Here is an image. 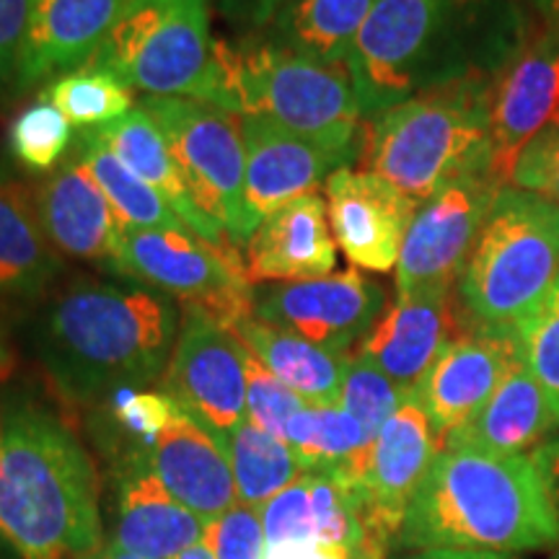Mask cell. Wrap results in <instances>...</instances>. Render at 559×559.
<instances>
[{
	"instance_id": "cell-3",
	"label": "cell",
	"mask_w": 559,
	"mask_h": 559,
	"mask_svg": "<svg viewBox=\"0 0 559 559\" xmlns=\"http://www.w3.org/2000/svg\"><path fill=\"white\" fill-rule=\"evenodd\" d=\"M177 332V306L164 293L75 285L41 319L39 353L60 391L86 402L156 381Z\"/></svg>"
},
{
	"instance_id": "cell-43",
	"label": "cell",
	"mask_w": 559,
	"mask_h": 559,
	"mask_svg": "<svg viewBox=\"0 0 559 559\" xmlns=\"http://www.w3.org/2000/svg\"><path fill=\"white\" fill-rule=\"evenodd\" d=\"M531 456H534L536 466H539L544 485H547L551 508H555L557 521H559V438L539 445V449L531 453Z\"/></svg>"
},
{
	"instance_id": "cell-34",
	"label": "cell",
	"mask_w": 559,
	"mask_h": 559,
	"mask_svg": "<svg viewBox=\"0 0 559 559\" xmlns=\"http://www.w3.org/2000/svg\"><path fill=\"white\" fill-rule=\"evenodd\" d=\"M523 362L544 391L551 417L559 425V275L539 304L515 326Z\"/></svg>"
},
{
	"instance_id": "cell-23",
	"label": "cell",
	"mask_w": 559,
	"mask_h": 559,
	"mask_svg": "<svg viewBox=\"0 0 559 559\" xmlns=\"http://www.w3.org/2000/svg\"><path fill=\"white\" fill-rule=\"evenodd\" d=\"M37 205L41 226L55 249L79 260L111 262L122 223L81 156L66 160L52 177H47L37 194Z\"/></svg>"
},
{
	"instance_id": "cell-29",
	"label": "cell",
	"mask_w": 559,
	"mask_h": 559,
	"mask_svg": "<svg viewBox=\"0 0 559 559\" xmlns=\"http://www.w3.org/2000/svg\"><path fill=\"white\" fill-rule=\"evenodd\" d=\"M376 0H285L280 9L285 47L324 66H347Z\"/></svg>"
},
{
	"instance_id": "cell-39",
	"label": "cell",
	"mask_w": 559,
	"mask_h": 559,
	"mask_svg": "<svg viewBox=\"0 0 559 559\" xmlns=\"http://www.w3.org/2000/svg\"><path fill=\"white\" fill-rule=\"evenodd\" d=\"M202 544L215 559H267L262 513L249 506H234L221 519L205 523Z\"/></svg>"
},
{
	"instance_id": "cell-8",
	"label": "cell",
	"mask_w": 559,
	"mask_h": 559,
	"mask_svg": "<svg viewBox=\"0 0 559 559\" xmlns=\"http://www.w3.org/2000/svg\"><path fill=\"white\" fill-rule=\"evenodd\" d=\"M124 86L145 96L213 104L215 66L207 0H128L94 55Z\"/></svg>"
},
{
	"instance_id": "cell-33",
	"label": "cell",
	"mask_w": 559,
	"mask_h": 559,
	"mask_svg": "<svg viewBox=\"0 0 559 559\" xmlns=\"http://www.w3.org/2000/svg\"><path fill=\"white\" fill-rule=\"evenodd\" d=\"M41 102L58 109L70 124L94 130L128 115L132 91L111 70L88 62L52 81L41 91Z\"/></svg>"
},
{
	"instance_id": "cell-35",
	"label": "cell",
	"mask_w": 559,
	"mask_h": 559,
	"mask_svg": "<svg viewBox=\"0 0 559 559\" xmlns=\"http://www.w3.org/2000/svg\"><path fill=\"white\" fill-rule=\"evenodd\" d=\"M409 394L412 391L391 381L370 360L355 353L347 358L345 379H342L340 389V407L358 419L360 428L368 432L370 440L379 436L386 419L402 407Z\"/></svg>"
},
{
	"instance_id": "cell-47",
	"label": "cell",
	"mask_w": 559,
	"mask_h": 559,
	"mask_svg": "<svg viewBox=\"0 0 559 559\" xmlns=\"http://www.w3.org/2000/svg\"><path fill=\"white\" fill-rule=\"evenodd\" d=\"M241 3L254 5V9L260 11L262 16H267V13H275L277 9H283V0H241Z\"/></svg>"
},
{
	"instance_id": "cell-49",
	"label": "cell",
	"mask_w": 559,
	"mask_h": 559,
	"mask_svg": "<svg viewBox=\"0 0 559 559\" xmlns=\"http://www.w3.org/2000/svg\"><path fill=\"white\" fill-rule=\"evenodd\" d=\"M91 559H140V557H135V555H130V551L120 549V547H117V544H111L109 549L99 551V555H94Z\"/></svg>"
},
{
	"instance_id": "cell-25",
	"label": "cell",
	"mask_w": 559,
	"mask_h": 559,
	"mask_svg": "<svg viewBox=\"0 0 559 559\" xmlns=\"http://www.w3.org/2000/svg\"><path fill=\"white\" fill-rule=\"evenodd\" d=\"M205 521L198 519L148 469L143 459L122 481L120 523L115 544L140 559H174L202 542Z\"/></svg>"
},
{
	"instance_id": "cell-30",
	"label": "cell",
	"mask_w": 559,
	"mask_h": 559,
	"mask_svg": "<svg viewBox=\"0 0 559 559\" xmlns=\"http://www.w3.org/2000/svg\"><path fill=\"white\" fill-rule=\"evenodd\" d=\"M218 443L228 456L241 506L262 510L275 495L306 474L285 440L260 430L249 419L226 436H218Z\"/></svg>"
},
{
	"instance_id": "cell-44",
	"label": "cell",
	"mask_w": 559,
	"mask_h": 559,
	"mask_svg": "<svg viewBox=\"0 0 559 559\" xmlns=\"http://www.w3.org/2000/svg\"><path fill=\"white\" fill-rule=\"evenodd\" d=\"M267 559H358L349 551L321 547V544H285V547L270 549Z\"/></svg>"
},
{
	"instance_id": "cell-7",
	"label": "cell",
	"mask_w": 559,
	"mask_h": 559,
	"mask_svg": "<svg viewBox=\"0 0 559 559\" xmlns=\"http://www.w3.org/2000/svg\"><path fill=\"white\" fill-rule=\"evenodd\" d=\"M474 0H376L347 58L366 117L412 99L419 91L474 73L453 47L461 16Z\"/></svg>"
},
{
	"instance_id": "cell-18",
	"label": "cell",
	"mask_w": 559,
	"mask_h": 559,
	"mask_svg": "<svg viewBox=\"0 0 559 559\" xmlns=\"http://www.w3.org/2000/svg\"><path fill=\"white\" fill-rule=\"evenodd\" d=\"M239 122L247 153L243 202L251 234L275 210L290 205L304 194L319 192L321 179H330L353 158V153L296 135L262 117H239Z\"/></svg>"
},
{
	"instance_id": "cell-51",
	"label": "cell",
	"mask_w": 559,
	"mask_h": 559,
	"mask_svg": "<svg viewBox=\"0 0 559 559\" xmlns=\"http://www.w3.org/2000/svg\"><path fill=\"white\" fill-rule=\"evenodd\" d=\"M551 559H559V551H557V555H555V557H551Z\"/></svg>"
},
{
	"instance_id": "cell-27",
	"label": "cell",
	"mask_w": 559,
	"mask_h": 559,
	"mask_svg": "<svg viewBox=\"0 0 559 559\" xmlns=\"http://www.w3.org/2000/svg\"><path fill=\"white\" fill-rule=\"evenodd\" d=\"M230 332L306 404H340L349 355L332 353L257 317L239 321Z\"/></svg>"
},
{
	"instance_id": "cell-38",
	"label": "cell",
	"mask_w": 559,
	"mask_h": 559,
	"mask_svg": "<svg viewBox=\"0 0 559 559\" xmlns=\"http://www.w3.org/2000/svg\"><path fill=\"white\" fill-rule=\"evenodd\" d=\"M313 479L306 472L290 487L275 495L262 513L264 536H267V549L285 547V544H313Z\"/></svg>"
},
{
	"instance_id": "cell-45",
	"label": "cell",
	"mask_w": 559,
	"mask_h": 559,
	"mask_svg": "<svg viewBox=\"0 0 559 559\" xmlns=\"http://www.w3.org/2000/svg\"><path fill=\"white\" fill-rule=\"evenodd\" d=\"M515 555H487V551H459V549H419L404 559H513Z\"/></svg>"
},
{
	"instance_id": "cell-11",
	"label": "cell",
	"mask_w": 559,
	"mask_h": 559,
	"mask_svg": "<svg viewBox=\"0 0 559 559\" xmlns=\"http://www.w3.org/2000/svg\"><path fill=\"white\" fill-rule=\"evenodd\" d=\"M440 451L443 440L417 396L409 394L366 451L330 472L353 489L370 542L386 555L391 544L400 542L409 502Z\"/></svg>"
},
{
	"instance_id": "cell-31",
	"label": "cell",
	"mask_w": 559,
	"mask_h": 559,
	"mask_svg": "<svg viewBox=\"0 0 559 559\" xmlns=\"http://www.w3.org/2000/svg\"><path fill=\"white\" fill-rule=\"evenodd\" d=\"M285 443L306 472L330 474L366 451L370 438L340 404H306L288 423Z\"/></svg>"
},
{
	"instance_id": "cell-41",
	"label": "cell",
	"mask_w": 559,
	"mask_h": 559,
	"mask_svg": "<svg viewBox=\"0 0 559 559\" xmlns=\"http://www.w3.org/2000/svg\"><path fill=\"white\" fill-rule=\"evenodd\" d=\"M177 402L169 394L158 391H120L115 394V417L124 430L132 436L143 438L145 443L158 436L166 428Z\"/></svg>"
},
{
	"instance_id": "cell-6",
	"label": "cell",
	"mask_w": 559,
	"mask_h": 559,
	"mask_svg": "<svg viewBox=\"0 0 559 559\" xmlns=\"http://www.w3.org/2000/svg\"><path fill=\"white\" fill-rule=\"evenodd\" d=\"M559 275V207L502 187L456 283L466 326L515 330Z\"/></svg>"
},
{
	"instance_id": "cell-36",
	"label": "cell",
	"mask_w": 559,
	"mask_h": 559,
	"mask_svg": "<svg viewBox=\"0 0 559 559\" xmlns=\"http://www.w3.org/2000/svg\"><path fill=\"white\" fill-rule=\"evenodd\" d=\"M70 140V122L45 102L21 111L9 132L13 158L32 171H50L58 166Z\"/></svg>"
},
{
	"instance_id": "cell-5",
	"label": "cell",
	"mask_w": 559,
	"mask_h": 559,
	"mask_svg": "<svg viewBox=\"0 0 559 559\" xmlns=\"http://www.w3.org/2000/svg\"><path fill=\"white\" fill-rule=\"evenodd\" d=\"M213 107L262 117L296 135L358 153L360 102L347 66H324L290 47L213 41Z\"/></svg>"
},
{
	"instance_id": "cell-12",
	"label": "cell",
	"mask_w": 559,
	"mask_h": 559,
	"mask_svg": "<svg viewBox=\"0 0 559 559\" xmlns=\"http://www.w3.org/2000/svg\"><path fill=\"white\" fill-rule=\"evenodd\" d=\"M500 190L492 174L479 171L419 205L396 264V296L453 290Z\"/></svg>"
},
{
	"instance_id": "cell-17",
	"label": "cell",
	"mask_w": 559,
	"mask_h": 559,
	"mask_svg": "<svg viewBox=\"0 0 559 559\" xmlns=\"http://www.w3.org/2000/svg\"><path fill=\"white\" fill-rule=\"evenodd\" d=\"M551 124H559V26L523 50L492 83L489 104V174L510 185L521 151Z\"/></svg>"
},
{
	"instance_id": "cell-15",
	"label": "cell",
	"mask_w": 559,
	"mask_h": 559,
	"mask_svg": "<svg viewBox=\"0 0 559 559\" xmlns=\"http://www.w3.org/2000/svg\"><path fill=\"white\" fill-rule=\"evenodd\" d=\"M521 362L523 347L515 330L466 326L443 347L412 394L428 412L440 440H445L485 407Z\"/></svg>"
},
{
	"instance_id": "cell-2",
	"label": "cell",
	"mask_w": 559,
	"mask_h": 559,
	"mask_svg": "<svg viewBox=\"0 0 559 559\" xmlns=\"http://www.w3.org/2000/svg\"><path fill=\"white\" fill-rule=\"evenodd\" d=\"M99 531V481L73 432L32 404L0 409V539L21 559H73Z\"/></svg>"
},
{
	"instance_id": "cell-1",
	"label": "cell",
	"mask_w": 559,
	"mask_h": 559,
	"mask_svg": "<svg viewBox=\"0 0 559 559\" xmlns=\"http://www.w3.org/2000/svg\"><path fill=\"white\" fill-rule=\"evenodd\" d=\"M396 544L521 555L559 544V521L534 456L443 449L409 502Z\"/></svg>"
},
{
	"instance_id": "cell-46",
	"label": "cell",
	"mask_w": 559,
	"mask_h": 559,
	"mask_svg": "<svg viewBox=\"0 0 559 559\" xmlns=\"http://www.w3.org/2000/svg\"><path fill=\"white\" fill-rule=\"evenodd\" d=\"M536 5L551 21V26H559V0H536Z\"/></svg>"
},
{
	"instance_id": "cell-50",
	"label": "cell",
	"mask_w": 559,
	"mask_h": 559,
	"mask_svg": "<svg viewBox=\"0 0 559 559\" xmlns=\"http://www.w3.org/2000/svg\"><path fill=\"white\" fill-rule=\"evenodd\" d=\"M5 368H9V362H5V353H3V347H0V381H3Z\"/></svg>"
},
{
	"instance_id": "cell-16",
	"label": "cell",
	"mask_w": 559,
	"mask_h": 559,
	"mask_svg": "<svg viewBox=\"0 0 559 559\" xmlns=\"http://www.w3.org/2000/svg\"><path fill=\"white\" fill-rule=\"evenodd\" d=\"M417 210L415 200L370 169L342 166L326 179V215L334 241L355 267L396 270Z\"/></svg>"
},
{
	"instance_id": "cell-28",
	"label": "cell",
	"mask_w": 559,
	"mask_h": 559,
	"mask_svg": "<svg viewBox=\"0 0 559 559\" xmlns=\"http://www.w3.org/2000/svg\"><path fill=\"white\" fill-rule=\"evenodd\" d=\"M50 247L29 187L0 171V296L37 293L55 272Z\"/></svg>"
},
{
	"instance_id": "cell-21",
	"label": "cell",
	"mask_w": 559,
	"mask_h": 559,
	"mask_svg": "<svg viewBox=\"0 0 559 559\" xmlns=\"http://www.w3.org/2000/svg\"><path fill=\"white\" fill-rule=\"evenodd\" d=\"M247 275L257 283H300L326 277L337 264L326 200L304 194L262 218L247 241Z\"/></svg>"
},
{
	"instance_id": "cell-9",
	"label": "cell",
	"mask_w": 559,
	"mask_h": 559,
	"mask_svg": "<svg viewBox=\"0 0 559 559\" xmlns=\"http://www.w3.org/2000/svg\"><path fill=\"white\" fill-rule=\"evenodd\" d=\"M111 267L205 311L228 332L254 317L257 293L236 243H213L190 228H122Z\"/></svg>"
},
{
	"instance_id": "cell-19",
	"label": "cell",
	"mask_w": 559,
	"mask_h": 559,
	"mask_svg": "<svg viewBox=\"0 0 559 559\" xmlns=\"http://www.w3.org/2000/svg\"><path fill=\"white\" fill-rule=\"evenodd\" d=\"M464 330V317L451 304V290L407 293L383 309L355 355L373 362L402 389L415 391L443 347Z\"/></svg>"
},
{
	"instance_id": "cell-37",
	"label": "cell",
	"mask_w": 559,
	"mask_h": 559,
	"mask_svg": "<svg viewBox=\"0 0 559 559\" xmlns=\"http://www.w3.org/2000/svg\"><path fill=\"white\" fill-rule=\"evenodd\" d=\"M247 349V347H243ZM306 407L296 391L285 386L277 376L247 349V419L257 428L285 440V430L296 412Z\"/></svg>"
},
{
	"instance_id": "cell-40",
	"label": "cell",
	"mask_w": 559,
	"mask_h": 559,
	"mask_svg": "<svg viewBox=\"0 0 559 559\" xmlns=\"http://www.w3.org/2000/svg\"><path fill=\"white\" fill-rule=\"evenodd\" d=\"M510 185L559 207V124L539 132L521 151Z\"/></svg>"
},
{
	"instance_id": "cell-24",
	"label": "cell",
	"mask_w": 559,
	"mask_h": 559,
	"mask_svg": "<svg viewBox=\"0 0 559 559\" xmlns=\"http://www.w3.org/2000/svg\"><path fill=\"white\" fill-rule=\"evenodd\" d=\"M91 138H96L111 156L122 160L128 169L151 185L160 198L174 207V213L185 221V226L192 234L213 243H234L226 230H221L215 223H210L202 210L194 205L190 190H187L185 177H181L177 160H174L169 143L153 117L143 107L130 109L120 120L102 124V128L86 130Z\"/></svg>"
},
{
	"instance_id": "cell-22",
	"label": "cell",
	"mask_w": 559,
	"mask_h": 559,
	"mask_svg": "<svg viewBox=\"0 0 559 559\" xmlns=\"http://www.w3.org/2000/svg\"><path fill=\"white\" fill-rule=\"evenodd\" d=\"M128 0H34L19 81L24 86L73 73L94 60Z\"/></svg>"
},
{
	"instance_id": "cell-14",
	"label": "cell",
	"mask_w": 559,
	"mask_h": 559,
	"mask_svg": "<svg viewBox=\"0 0 559 559\" xmlns=\"http://www.w3.org/2000/svg\"><path fill=\"white\" fill-rule=\"evenodd\" d=\"M383 288L349 267L326 277L272 285L257 296L254 317L313 345L349 355L383 313Z\"/></svg>"
},
{
	"instance_id": "cell-26",
	"label": "cell",
	"mask_w": 559,
	"mask_h": 559,
	"mask_svg": "<svg viewBox=\"0 0 559 559\" xmlns=\"http://www.w3.org/2000/svg\"><path fill=\"white\" fill-rule=\"evenodd\" d=\"M544 391L526 362H521L506 381L495 389L477 415L443 440V449H472L492 456H521L539 445L555 430Z\"/></svg>"
},
{
	"instance_id": "cell-42",
	"label": "cell",
	"mask_w": 559,
	"mask_h": 559,
	"mask_svg": "<svg viewBox=\"0 0 559 559\" xmlns=\"http://www.w3.org/2000/svg\"><path fill=\"white\" fill-rule=\"evenodd\" d=\"M34 0H0V86L19 73Z\"/></svg>"
},
{
	"instance_id": "cell-32",
	"label": "cell",
	"mask_w": 559,
	"mask_h": 559,
	"mask_svg": "<svg viewBox=\"0 0 559 559\" xmlns=\"http://www.w3.org/2000/svg\"><path fill=\"white\" fill-rule=\"evenodd\" d=\"M79 145L81 160L99 181L122 228H187L169 202L160 198L151 185L138 179L120 158L111 156L99 140L83 132Z\"/></svg>"
},
{
	"instance_id": "cell-48",
	"label": "cell",
	"mask_w": 559,
	"mask_h": 559,
	"mask_svg": "<svg viewBox=\"0 0 559 559\" xmlns=\"http://www.w3.org/2000/svg\"><path fill=\"white\" fill-rule=\"evenodd\" d=\"M174 559H215V557L210 555V549L200 542V544H194V547H190L187 551H181V555L174 557Z\"/></svg>"
},
{
	"instance_id": "cell-10",
	"label": "cell",
	"mask_w": 559,
	"mask_h": 559,
	"mask_svg": "<svg viewBox=\"0 0 559 559\" xmlns=\"http://www.w3.org/2000/svg\"><path fill=\"white\" fill-rule=\"evenodd\" d=\"M164 132L194 205L239 247L251 236L243 202V153L239 117L185 96H145L140 104Z\"/></svg>"
},
{
	"instance_id": "cell-13",
	"label": "cell",
	"mask_w": 559,
	"mask_h": 559,
	"mask_svg": "<svg viewBox=\"0 0 559 559\" xmlns=\"http://www.w3.org/2000/svg\"><path fill=\"white\" fill-rule=\"evenodd\" d=\"M164 394L215 438L247 419V349L205 311L185 306Z\"/></svg>"
},
{
	"instance_id": "cell-4",
	"label": "cell",
	"mask_w": 559,
	"mask_h": 559,
	"mask_svg": "<svg viewBox=\"0 0 559 559\" xmlns=\"http://www.w3.org/2000/svg\"><path fill=\"white\" fill-rule=\"evenodd\" d=\"M492 83L479 70L419 91L368 124L362 153L417 205L469 174L489 171Z\"/></svg>"
},
{
	"instance_id": "cell-20",
	"label": "cell",
	"mask_w": 559,
	"mask_h": 559,
	"mask_svg": "<svg viewBox=\"0 0 559 559\" xmlns=\"http://www.w3.org/2000/svg\"><path fill=\"white\" fill-rule=\"evenodd\" d=\"M140 459L174 500L205 523L239 506L226 451L221 449L218 438L185 409H174L166 428L145 443Z\"/></svg>"
}]
</instances>
